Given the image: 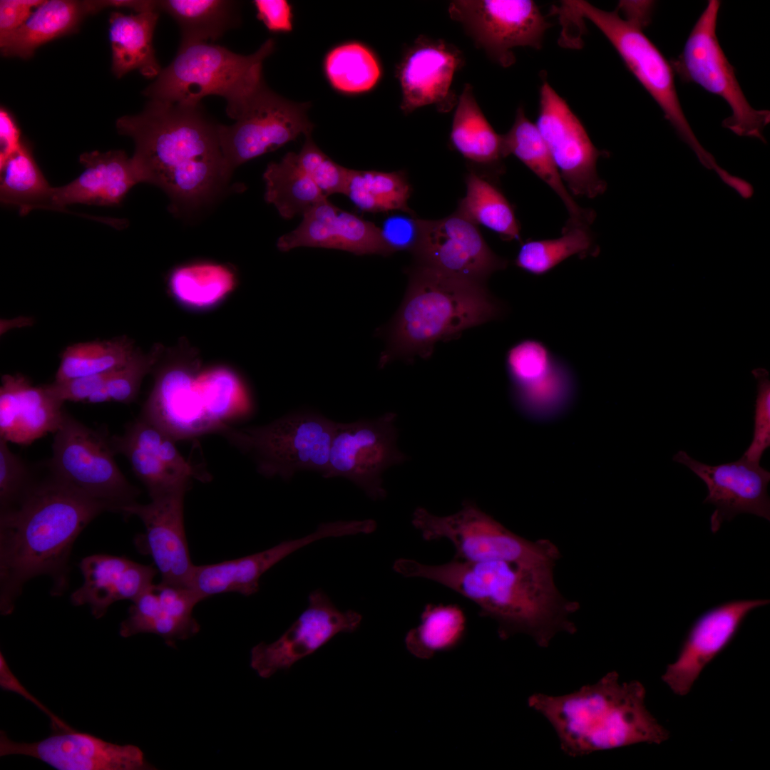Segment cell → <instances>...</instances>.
<instances>
[{
	"mask_svg": "<svg viewBox=\"0 0 770 770\" xmlns=\"http://www.w3.org/2000/svg\"><path fill=\"white\" fill-rule=\"evenodd\" d=\"M105 511L114 509L51 471L46 479H33L16 503L1 511V613L13 612L24 585L36 576L51 578V595H62L68 585V563L75 540Z\"/></svg>",
	"mask_w": 770,
	"mask_h": 770,
	"instance_id": "1",
	"label": "cell"
},
{
	"mask_svg": "<svg viewBox=\"0 0 770 770\" xmlns=\"http://www.w3.org/2000/svg\"><path fill=\"white\" fill-rule=\"evenodd\" d=\"M219 123L200 104L150 100L140 113L116 121L119 133L130 137L132 157L140 183L163 190L170 210H192L211 201L229 181L222 153Z\"/></svg>",
	"mask_w": 770,
	"mask_h": 770,
	"instance_id": "2",
	"label": "cell"
},
{
	"mask_svg": "<svg viewBox=\"0 0 770 770\" xmlns=\"http://www.w3.org/2000/svg\"><path fill=\"white\" fill-rule=\"evenodd\" d=\"M554 568L456 559L427 565L401 558L394 564V570L405 577L436 582L473 602L479 607L480 615L498 623L501 639L523 633L541 647H548L558 633L577 631L570 617L580 605L559 592L554 581Z\"/></svg>",
	"mask_w": 770,
	"mask_h": 770,
	"instance_id": "3",
	"label": "cell"
},
{
	"mask_svg": "<svg viewBox=\"0 0 770 770\" xmlns=\"http://www.w3.org/2000/svg\"><path fill=\"white\" fill-rule=\"evenodd\" d=\"M645 695L641 682H622L617 672H610L568 694H533L528 705L551 725L561 750L578 757L667 740L669 732L647 709Z\"/></svg>",
	"mask_w": 770,
	"mask_h": 770,
	"instance_id": "4",
	"label": "cell"
},
{
	"mask_svg": "<svg viewBox=\"0 0 770 770\" xmlns=\"http://www.w3.org/2000/svg\"><path fill=\"white\" fill-rule=\"evenodd\" d=\"M404 299L389 324L379 332L386 346L379 358L383 368L395 359L411 362L430 357L435 344L462 332L498 319L503 304L486 283L414 265L407 270Z\"/></svg>",
	"mask_w": 770,
	"mask_h": 770,
	"instance_id": "5",
	"label": "cell"
},
{
	"mask_svg": "<svg viewBox=\"0 0 770 770\" xmlns=\"http://www.w3.org/2000/svg\"><path fill=\"white\" fill-rule=\"evenodd\" d=\"M274 48L272 38L250 55L209 42L180 44L174 59L143 93L150 100L188 106H198L207 96H219L226 101V113L235 120L265 85L263 63Z\"/></svg>",
	"mask_w": 770,
	"mask_h": 770,
	"instance_id": "6",
	"label": "cell"
},
{
	"mask_svg": "<svg viewBox=\"0 0 770 770\" xmlns=\"http://www.w3.org/2000/svg\"><path fill=\"white\" fill-rule=\"evenodd\" d=\"M570 13L590 21L613 46L630 71L662 111L677 135L694 151L707 168L715 170L714 156L700 144L682 110L670 62L642 31L647 23L619 11L602 10L582 0L563 1Z\"/></svg>",
	"mask_w": 770,
	"mask_h": 770,
	"instance_id": "7",
	"label": "cell"
},
{
	"mask_svg": "<svg viewBox=\"0 0 770 770\" xmlns=\"http://www.w3.org/2000/svg\"><path fill=\"white\" fill-rule=\"evenodd\" d=\"M335 422L313 411H297L262 426L219 431L255 461L265 477L290 480L300 471L323 475L327 468Z\"/></svg>",
	"mask_w": 770,
	"mask_h": 770,
	"instance_id": "8",
	"label": "cell"
},
{
	"mask_svg": "<svg viewBox=\"0 0 770 770\" xmlns=\"http://www.w3.org/2000/svg\"><path fill=\"white\" fill-rule=\"evenodd\" d=\"M411 523L426 541L449 540L456 552L453 559L461 561L498 560L555 566L560 558L558 547L550 540H528L468 499L463 500L458 512L446 516L433 515L419 507L413 513Z\"/></svg>",
	"mask_w": 770,
	"mask_h": 770,
	"instance_id": "9",
	"label": "cell"
},
{
	"mask_svg": "<svg viewBox=\"0 0 770 770\" xmlns=\"http://www.w3.org/2000/svg\"><path fill=\"white\" fill-rule=\"evenodd\" d=\"M720 6L719 1H708L682 53L670 63L684 82L697 84L726 101L732 114L722 121L724 128L739 136L756 138L766 143L764 130L770 122V112L750 105L719 44L717 24Z\"/></svg>",
	"mask_w": 770,
	"mask_h": 770,
	"instance_id": "10",
	"label": "cell"
},
{
	"mask_svg": "<svg viewBox=\"0 0 770 770\" xmlns=\"http://www.w3.org/2000/svg\"><path fill=\"white\" fill-rule=\"evenodd\" d=\"M115 454L110 438L66 414L54 433L48 466L63 481L120 512L136 502L139 490L120 471Z\"/></svg>",
	"mask_w": 770,
	"mask_h": 770,
	"instance_id": "11",
	"label": "cell"
},
{
	"mask_svg": "<svg viewBox=\"0 0 770 770\" xmlns=\"http://www.w3.org/2000/svg\"><path fill=\"white\" fill-rule=\"evenodd\" d=\"M308 103L286 99L262 86L245 104L235 123L219 124L218 136L224 161L232 174L246 162L295 140L311 136Z\"/></svg>",
	"mask_w": 770,
	"mask_h": 770,
	"instance_id": "12",
	"label": "cell"
},
{
	"mask_svg": "<svg viewBox=\"0 0 770 770\" xmlns=\"http://www.w3.org/2000/svg\"><path fill=\"white\" fill-rule=\"evenodd\" d=\"M396 415L393 412L373 419L335 422L325 478L343 477L370 498H384L382 474L404 463L406 456L397 447Z\"/></svg>",
	"mask_w": 770,
	"mask_h": 770,
	"instance_id": "13",
	"label": "cell"
},
{
	"mask_svg": "<svg viewBox=\"0 0 770 770\" xmlns=\"http://www.w3.org/2000/svg\"><path fill=\"white\" fill-rule=\"evenodd\" d=\"M448 11L476 46L503 67L514 63L516 47L540 48L550 26L531 0H455Z\"/></svg>",
	"mask_w": 770,
	"mask_h": 770,
	"instance_id": "14",
	"label": "cell"
},
{
	"mask_svg": "<svg viewBox=\"0 0 770 770\" xmlns=\"http://www.w3.org/2000/svg\"><path fill=\"white\" fill-rule=\"evenodd\" d=\"M535 125L573 195L595 198L605 192L607 183L597 174V162L607 152L594 145L580 119L547 81L540 89Z\"/></svg>",
	"mask_w": 770,
	"mask_h": 770,
	"instance_id": "15",
	"label": "cell"
},
{
	"mask_svg": "<svg viewBox=\"0 0 770 770\" xmlns=\"http://www.w3.org/2000/svg\"><path fill=\"white\" fill-rule=\"evenodd\" d=\"M162 356L153 370L154 386L140 416L175 440L215 430L206 416L196 386L200 371L197 353L188 346H178L163 360Z\"/></svg>",
	"mask_w": 770,
	"mask_h": 770,
	"instance_id": "16",
	"label": "cell"
},
{
	"mask_svg": "<svg viewBox=\"0 0 770 770\" xmlns=\"http://www.w3.org/2000/svg\"><path fill=\"white\" fill-rule=\"evenodd\" d=\"M477 226L457 212L439 220H421L414 265L486 283L508 262L493 252Z\"/></svg>",
	"mask_w": 770,
	"mask_h": 770,
	"instance_id": "17",
	"label": "cell"
},
{
	"mask_svg": "<svg viewBox=\"0 0 770 770\" xmlns=\"http://www.w3.org/2000/svg\"><path fill=\"white\" fill-rule=\"evenodd\" d=\"M361 620L355 611L341 612L322 590H315L309 595L308 607L279 639L251 650L250 666L260 677L269 678L289 669L338 633L355 631Z\"/></svg>",
	"mask_w": 770,
	"mask_h": 770,
	"instance_id": "18",
	"label": "cell"
},
{
	"mask_svg": "<svg viewBox=\"0 0 770 770\" xmlns=\"http://www.w3.org/2000/svg\"><path fill=\"white\" fill-rule=\"evenodd\" d=\"M26 755L58 770L154 769L142 750L133 744H116L73 729L56 731L33 743L14 741L1 731L0 756Z\"/></svg>",
	"mask_w": 770,
	"mask_h": 770,
	"instance_id": "19",
	"label": "cell"
},
{
	"mask_svg": "<svg viewBox=\"0 0 770 770\" xmlns=\"http://www.w3.org/2000/svg\"><path fill=\"white\" fill-rule=\"evenodd\" d=\"M464 56L454 45L441 39L420 36L404 52L396 67L401 90L400 108L404 114L426 106L448 113L458 98L451 89Z\"/></svg>",
	"mask_w": 770,
	"mask_h": 770,
	"instance_id": "20",
	"label": "cell"
},
{
	"mask_svg": "<svg viewBox=\"0 0 770 770\" xmlns=\"http://www.w3.org/2000/svg\"><path fill=\"white\" fill-rule=\"evenodd\" d=\"M672 460L690 469L707 486L704 503L714 506L710 517L712 533L724 521L741 513H750L770 520V500L767 493L770 473L760 463L741 456L735 461L716 466L702 463L684 451H679Z\"/></svg>",
	"mask_w": 770,
	"mask_h": 770,
	"instance_id": "21",
	"label": "cell"
},
{
	"mask_svg": "<svg viewBox=\"0 0 770 770\" xmlns=\"http://www.w3.org/2000/svg\"><path fill=\"white\" fill-rule=\"evenodd\" d=\"M769 603L767 599L723 603L703 613L692 625L680 651L662 676L677 695L687 694L705 667L732 640L746 616Z\"/></svg>",
	"mask_w": 770,
	"mask_h": 770,
	"instance_id": "22",
	"label": "cell"
},
{
	"mask_svg": "<svg viewBox=\"0 0 770 770\" xmlns=\"http://www.w3.org/2000/svg\"><path fill=\"white\" fill-rule=\"evenodd\" d=\"M190 487L183 486L151 498L134 502L120 513L138 516L145 528V550L152 557L163 583L188 587L192 563L184 527L183 501Z\"/></svg>",
	"mask_w": 770,
	"mask_h": 770,
	"instance_id": "23",
	"label": "cell"
},
{
	"mask_svg": "<svg viewBox=\"0 0 770 770\" xmlns=\"http://www.w3.org/2000/svg\"><path fill=\"white\" fill-rule=\"evenodd\" d=\"M277 247L282 252L311 247L344 250L356 255L394 253L380 227L339 208L327 198L305 212L300 224L278 239Z\"/></svg>",
	"mask_w": 770,
	"mask_h": 770,
	"instance_id": "24",
	"label": "cell"
},
{
	"mask_svg": "<svg viewBox=\"0 0 770 770\" xmlns=\"http://www.w3.org/2000/svg\"><path fill=\"white\" fill-rule=\"evenodd\" d=\"M337 525L321 523L301 538L283 541L263 551L221 563L195 565L188 585L202 601L212 595L235 592L249 596L259 590L261 576L287 556L316 540L336 537Z\"/></svg>",
	"mask_w": 770,
	"mask_h": 770,
	"instance_id": "25",
	"label": "cell"
},
{
	"mask_svg": "<svg viewBox=\"0 0 770 770\" xmlns=\"http://www.w3.org/2000/svg\"><path fill=\"white\" fill-rule=\"evenodd\" d=\"M45 385L34 386L21 374L1 376L0 438L29 446L48 433H55L66 413Z\"/></svg>",
	"mask_w": 770,
	"mask_h": 770,
	"instance_id": "26",
	"label": "cell"
},
{
	"mask_svg": "<svg viewBox=\"0 0 770 770\" xmlns=\"http://www.w3.org/2000/svg\"><path fill=\"white\" fill-rule=\"evenodd\" d=\"M83 585L71 595L75 606L88 605L92 615L101 618L115 602L134 601L153 584L157 570L124 557L95 554L80 563Z\"/></svg>",
	"mask_w": 770,
	"mask_h": 770,
	"instance_id": "27",
	"label": "cell"
},
{
	"mask_svg": "<svg viewBox=\"0 0 770 770\" xmlns=\"http://www.w3.org/2000/svg\"><path fill=\"white\" fill-rule=\"evenodd\" d=\"M79 161L85 168L83 172L69 183L53 188L57 211L66 212V205L78 203L117 205L140 183L132 158L123 150L84 153Z\"/></svg>",
	"mask_w": 770,
	"mask_h": 770,
	"instance_id": "28",
	"label": "cell"
},
{
	"mask_svg": "<svg viewBox=\"0 0 770 770\" xmlns=\"http://www.w3.org/2000/svg\"><path fill=\"white\" fill-rule=\"evenodd\" d=\"M503 135L505 157L513 155L550 187L563 202L568 221L590 225L595 218L592 210L580 207L571 195L558 171L535 123L518 108L510 129Z\"/></svg>",
	"mask_w": 770,
	"mask_h": 770,
	"instance_id": "29",
	"label": "cell"
},
{
	"mask_svg": "<svg viewBox=\"0 0 770 770\" xmlns=\"http://www.w3.org/2000/svg\"><path fill=\"white\" fill-rule=\"evenodd\" d=\"M456 106L450 133L451 145L473 166L494 173L501 172L503 160L506 158L503 135L486 119L471 84L464 85Z\"/></svg>",
	"mask_w": 770,
	"mask_h": 770,
	"instance_id": "30",
	"label": "cell"
},
{
	"mask_svg": "<svg viewBox=\"0 0 770 770\" xmlns=\"http://www.w3.org/2000/svg\"><path fill=\"white\" fill-rule=\"evenodd\" d=\"M159 11L125 14L113 11L109 18V40L113 74L120 78L136 70L148 78H156L161 67L153 38Z\"/></svg>",
	"mask_w": 770,
	"mask_h": 770,
	"instance_id": "31",
	"label": "cell"
},
{
	"mask_svg": "<svg viewBox=\"0 0 770 770\" xmlns=\"http://www.w3.org/2000/svg\"><path fill=\"white\" fill-rule=\"evenodd\" d=\"M88 14L86 1H43L20 27L0 35L1 54L29 58L41 45L75 31Z\"/></svg>",
	"mask_w": 770,
	"mask_h": 770,
	"instance_id": "32",
	"label": "cell"
},
{
	"mask_svg": "<svg viewBox=\"0 0 770 770\" xmlns=\"http://www.w3.org/2000/svg\"><path fill=\"white\" fill-rule=\"evenodd\" d=\"M158 11L170 16L180 30V43L209 42L219 39L237 26L239 4L229 0H161Z\"/></svg>",
	"mask_w": 770,
	"mask_h": 770,
	"instance_id": "33",
	"label": "cell"
},
{
	"mask_svg": "<svg viewBox=\"0 0 770 770\" xmlns=\"http://www.w3.org/2000/svg\"><path fill=\"white\" fill-rule=\"evenodd\" d=\"M466 196L456 212L492 230L506 241H520V226L515 210L491 178L471 170L466 175Z\"/></svg>",
	"mask_w": 770,
	"mask_h": 770,
	"instance_id": "34",
	"label": "cell"
},
{
	"mask_svg": "<svg viewBox=\"0 0 770 770\" xmlns=\"http://www.w3.org/2000/svg\"><path fill=\"white\" fill-rule=\"evenodd\" d=\"M0 173L1 203L17 207L21 215L36 209L56 210L53 187L45 178L27 143L24 141L19 150L0 166Z\"/></svg>",
	"mask_w": 770,
	"mask_h": 770,
	"instance_id": "35",
	"label": "cell"
},
{
	"mask_svg": "<svg viewBox=\"0 0 770 770\" xmlns=\"http://www.w3.org/2000/svg\"><path fill=\"white\" fill-rule=\"evenodd\" d=\"M323 71L331 88L346 96L371 91L382 76L381 64L375 52L358 41L331 48L324 56Z\"/></svg>",
	"mask_w": 770,
	"mask_h": 770,
	"instance_id": "36",
	"label": "cell"
},
{
	"mask_svg": "<svg viewBox=\"0 0 770 770\" xmlns=\"http://www.w3.org/2000/svg\"><path fill=\"white\" fill-rule=\"evenodd\" d=\"M236 284L237 278L231 269L210 262L179 267L170 273L168 282L174 299L192 310H205L218 305Z\"/></svg>",
	"mask_w": 770,
	"mask_h": 770,
	"instance_id": "37",
	"label": "cell"
},
{
	"mask_svg": "<svg viewBox=\"0 0 770 770\" xmlns=\"http://www.w3.org/2000/svg\"><path fill=\"white\" fill-rule=\"evenodd\" d=\"M263 179L265 199L281 217L289 220L327 198L299 167L296 153H287L279 162L267 165Z\"/></svg>",
	"mask_w": 770,
	"mask_h": 770,
	"instance_id": "38",
	"label": "cell"
},
{
	"mask_svg": "<svg viewBox=\"0 0 770 770\" xmlns=\"http://www.w3.org/2000/svg\"><path fill=\"white\" fill-rule=\"evenodd\" d=\"M599 248L590 225L567 221L560 237L529 240L523 243L515 265L534 274L543 275L572 256L585 258L595 256Z\"/></svg>",
	"mask_w": 770,
	"mask_h": 770,
	"instance_id": "39",
	"label": "cell"
},
{
	"mask_svg": "<svg viewBox=\"0 0 770 770\" xmlns=\"http://www.w3.org/2000/svg\"><path fill=\"white\" fill-rule=\"evenodd\" d=\"M517 408L536 420H548L565 411L576 392V379L571 368L558 358L544 375L528 384L511 389Z\"/></svg>",
	"mask_w": 770,
	"mask_h": 770,
	"instance_id": "40",
	"label": "cell"
},
{
	"mask_svg": "<svg viewBox=\"0 0 770 770\" xmlns=\"http://www.w3.org/2000/svg\"><path fill=\"white\" fill-rule=\"evenodd\" d=\"M411 191L404 171L350 169L344 195L364 212L414 213L408 206Z\"/></svg>",
	"mask_w": 770,
	"mask_h": 770,
	"instance_id": "41",
	"label": "cell"
},
{
	"mask_svg": "<svg viewBox=\"0 0 770 770\" xmlns=\"http://www.w3.org/2000/svg\"><path fill=\"white\" fill-rule=\"evenodd\" d=\"M465 614L457 605L428 604L421 615L420 623L406 635L409 652L419 659L457 646L464 637Z\"/></svg>",
	"mask_w": 770,
	"mask_h": 770,
	"instance_id": "42",
	"label": "cell"
},
{
	"mask_svg": "<svg viewBox=\"0 0 770 770\" xmlns=\"http://www.w3.org/2000/svg\"><path fill=\"white\" fill-rule=\"evenodd\" d=\"M136 349L133 342L127 337L73 344L63 351L54 381L118 369L132 357Z\"/></svg>",
	"mask_w": 770,
	"mask_h": 770,
	"instance_id": "43",
	"label": "cell"
},
{
	"mask_svg": "<svg viewBox=\"0 0 770 770\" xmlns=\"http://www.w3.org/2000/svg\"><path fill=\"white\" fill-rule=\"evenodd\" d=\"M196 386L207 418L219 430L230 416L249 405L247 390L230 368L216 366L200 371Z\"/></svg>",
	"mask_w": 770,
	"mask_h": 770,
	"instance_id": "44",
	"label": "cell"
},
{
	"mask_svg": "<svg viewBox=\"0 0 770 770\" xmlns=\"http://www.w3.org/2000/svg\"><path fill=\"white\" fill-rule=\"evenodd\" d=\"M155 590L160 610L155 622L154 633L163 637L169 646L197 634L200 625L192 616V610L201 600L194 592L188 587L162 582L155 585Z\"/></svg>",
	"mask_w": 770,
	"mask_h": 770,
	"instance_id": "45",
	"label": "cell"
},
{
	"mask_svg": "<svg viewBox=\"0 0 770 770\" xmlns=\"http://www.w3.org/2000/svg\"><path fill=\"white\" fill-rule=\"evenodd\" d=\"M115 453L123 455L135 476L148 489L150 498L176 488L189 486L192 478L176 472L158 456L125 439L122 435L110 438Z\"/></svg>",
	"mask_w": 770,
	"mask_h": 770,
	"instance_id": "46",
	"label": "cell"
},
{
	"mask_svg": "<svg viewBox=\"0 0 770 770\" xmlns=\"http://www.w3.org/2000/svg\"><path fill=\"white\" fill-rule=\"evenodd\" d=\"M164 348L155 344L148 353L137 349L132 357L115 370L106 384L87 399L86 403L115 401L130 404L137 398L144 377L151 372L164 353Z\"/></svg>",
	"mask_w": 770,
	"mask_h": 770,
	"instance_id": "47",
	"label": "cell"
},
{
	"mask_svg": "<svg viewBox=\"0 0 770 770\" xmlns=\"http://www.w3.org/2000/svg\"><path fill=\"white\" fill-rule=\"evenodd\" d=\"M122 436L135 445L158 456L167 466L190 478L202 481L208 476L202 474L180 454L175 439L167 432L140 416L130 423Z\"/></svg>",
	"mask_w": 770,
	"mask_h": 770,
	"instance_id": "48",
	"label": "cell"
},
{
	"mask_svg": "<svg viewBox=\"0 0 770 770\" xmlns=\"http://www.w3.org/2000/svg\"><path fill=\"white\" fill-rule=\"evenodd\" d=\"M558 358L537 339H527L516 343L509 349L505 357L510 388L524 386L547 372Z\"/></svg>",
	"mask_w": 770,
	"mask_h": 770,
	"instance_id": "49",
	"label": "cell"
},
{
	"mask_svg": "<svg viewBox=\"0 0 770 770\" xmlns=\"http://www.w3.org/2000/svg\"><path fill=\"white\" fill-rule=\"evenodd\" d=\"M305 138L302 149L296 153L299 167L326 197L336 193L344 194L350 169L334 162L315 144L311 136Z\"/></svg>",
	"mask_w": 770,
	"mask_h": 770,
	"instance_id": "50",
	"label": "cell"
},
{
	"mask_svg": "<svg viewBox=\"0 0 770 770\" xmlns=\"http://www.w3.org/2000/svg\"><path fill=\"white\" fill-rule=\"evenodd\" d=\"M8 443L0 438L1 511L14 505L33 481L31 469L11 451Z\"/></svg>",
	"mask_w": 770,
	"mask_h": 770,
	"instance_id": "51",
	"label": "cell"
},
{
	"mask_svg": "<svg viewBox=\"0 0 770 770\" xmlns=\"http://www.w3.org/2000/svg\"><path fill=\"white\" fill-rule=\"evenodd\" d=\"M752 374L757 381L753 438L742 456L760 463L764 453L770 446V381L764 369H756Z\"/></svg>",
	"mask_w": 770,
	"mask_h": 770,
	"instance_id": "52",
	"label": "cell"
},
{
	"mask_svg": "<svg viewBox=\"0 0 770 770\" xmlns=\"http://www.w3.org/2000/svg\"><path fill=\"white\" fill-rule=\"evenodd\" d=\"M421 219L414 213L404 212L388 217L381 228L382 236L387 245L394 252L408 251L414 252L417 247Z\"/></svg>",
	"mask_w": 770,
	"mask_h": 770,
	"instance_id": "53",
	"label": "cell"
},
{
	"mask_svg": "<svg viewBox=\"0 0 770 770\" xmlns=\"http://www.w3.org/2000/svg\"><path fill=\"white\" fill-rule=\"evenodd\" d=\"M114 371L66 381H54L45 386L56 399L63 404L65 401L86 403L92 394L106 384Z\"/></svg>",
	"mask_w": 770,
	"mask_h": 770,
	"instance_id": "54",
	"label": "cell"
},
{
	"mask_svg": "<svg viewBox=\"0 0 770 770\" xmlns=\"http://www.w3.org/2000/svg\"><path fill=\"white\" fill-rule=\"evenodd\" d=\"M257 18L272 33H289L293 29V9L286 0H255Z\"/></svg>",
	"mask_w": 770,
	"mask_h": 770,
	"instance_id": "55",
	"label": "cell"
},
{
	"mask_svg": "<svg viewBox=\"0 0 770 770\" xmlns=\"http://www.w3.org/2000/svg\"><path fill=\"white\" fill-rule=\"evenodd\" d=\"M43 2L42 0H1L0 35L20 27Z\"/></svg>",
	"mask_w": 770,
	"mask_h": 770,
	"instance_id": "56",
	"label": "cell"
},
{
	"mask_svg": "<svg viewBox=\"0 0 770 770\" xmlns=\"http://www.w3.org/2000/svg\"><path fill=\"white\" fill-rule=\"evenodd\" d=\"M21 131L14 118L5 108L0 110V166L21 147Z\"/></svg>",
	"mask_w": 770,
	"mask_h": 770,
	"instance_id": "57",
	"label": "cell"
},
{
	"mask_svg": "<svg viewBox=\"0 0 770 770\" xmlns=\"http://www.w3.org/2000/svg\"><path fill=\"white\" fill-rule=\"evenodd\" d=\"M0 684L2 689L14 691L25 697L26 699L34 703L38 708L48 714L52 722L53 730L59 731L72 729L48 709L44 707L42 704L39 703L36 698L33 697L32 695L26 691L10 671L2 654H0Z\"/></svg>",
	"mask_w": 770,
	"mask_h": 770,
	"instance_id": "58",
	"label": "cell"
},
{
	"mask_svg": "<svg viewBox=\"0 0 770 770\" xmlns=\"http://www.w3.org/2000/svg\"><path fill=\"white\" fill-rule=\"evenodd\" d=\"M89 14L106 7L128 9L135 13L158 11V1L153 0H101L86 1Z\"/></svg>",
	"mask_w": 770,
	"mask_h": 770,
	"instance_id": "59",
	"label": "cell"
}]
</instances>
